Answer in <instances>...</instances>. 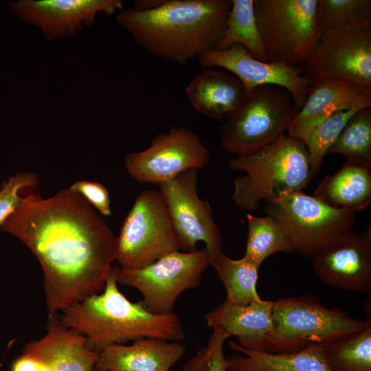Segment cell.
I'll return each mask as SVG.
<instances>
[{
	"label": "cell",
	"mask_w": 371,
	"mask_h": 371,
	"mask_svg": "<svg viewBox=\"0 0 371 371\" xmlns=\"http://www.w3.org/2000/svg\"><path fill=\"white\" fill-rule=\"evenodd\" d=\"M0 228L38 260L49 319L103 290L115 260L116 236L80 194L68 188L47 199L21 197Z\"/></svg>",
	"instance_id": "cell-1"
},
{
	"label": "cell",
	"mask_w": 371,
	"mask_h": 371,
	"mask_svg": "<svg viewBox=\"0 0 371 371\" xmlns=\"http://www.w3.org/2000/svg\"><path fill=\"white\" fill-rule=\"evenodd\" d=\"M231 6L232 0H162L148 10L123 9L116 21L150 54L186 64L214 49Z\"/></svg>",
	"instance_id": "cell-2"
},
{
	"label": "cell",
	"mask_w": 371,
	"mask_h": 371,
	"mask_svg": "<svg viewBox=\"0 0 371 371\" xmlns=\"http://www.w3.org/2000/svg\"><path fill=\"white\" fill-rule=\"evenodd\" d=\"M59 322L85 336L88 346L98 352L105 347L143 338L180 341L186 334L175 313L157 314L143 302H132L120 292L109 273L102 292L60 312Z\"/></svg>",
	"instance_id": "cell-3"
},
{
	"label": "cell",
	"mask_w": 371,
	"mask_h": 371,
	"mask_svg": "<svg viewBox=\"0 0 371 371\" xmlns=\"http://www.w3.org/2000/svg\"><path fill=\"white\" fill-rule=\"evenodd\" d=\"M228 166L245 173L234 180L232 198L249 211L282 192L302 191L314 177L306 146L285 133L254 153L230 159Z\"/></svg>",
	"instance_id": "cell-4"
},
{
	"label": "cell",
	"mask_w": 371,
	"mask_h": 371,
	"mask_svg": "<svg viewBox=\"0 0 371 371\" xmlns=\"http://www.w3.org/2000/svg\"><path fill=\"white\" fill-rule=\"evenodd\" d=\"M272 330L263 351L293 352L316 344L326 345L353 334L371 322L355 319L339 308H328L313 296L280 298L273 302Z\"/></svg>",
	"instance_id": "cell-5"
},
{
	"label": "cell",
	"mask_w": 371,
	"mask_h": 371,
	"mask_svg": "<svg viewBox=\"0 0 371 371\" xmlns=\"http://www.w3.org/2000/svg\"><path fill=\"white\" fill-rule=\"evenodd\" d=\"M319 0H254L258 32L269 62L302 66L319 38Z\"/></svg>",
	"instance_id": "cell-6"
},
{
	"label": "cell",
	"mask_w": 371,
	"mask_h": 371,
	"mask_svg": "<svg viewBox=\"0 0 371 371\" xmlns=\"http://www.w3.org/2000/svg\"><path fill=\"white\" fill-rule=\"evenodd\" d=\"M297 111L284 88L257 87L220 127L221 144L236 156L254 153L284 134Z\"/></svg>",
	"instance_id": "cell-7"
},
{
	"label": "cell",
	"mask_w": 371,
	"mask_h": 371,
	"mask_svg": "<svg viewBox=\"0 0 371 371\" xmlns=\"http://www.w3.org/2000/svg\"><path fill=\"white\" fill-rule=\"evenodd\" d=\"M211 265V255L199 250L170 253L139 268L112 267L110 274L117 284L133 287L143 295L142 301L152 313H172L174 304L184 291L197 287Z\"/></svg>",
	"instance_id": "cell-8"
},
{
	"label": "cell",
	"mask_w": 371,
	"mask_h": 371,
	"mask_svg": "<svg viewBox=\"0 0 371 371\" xmlns=\"http://www.w3.org/2000/svg\"><path fill=\"white\" fill-rule=\"evenodd\" d=\"M177 251L176 234L161 192L142 191L116 236L115 260L120 267L139 268Z\"/></svg>",
	"instance_id": "cell-9"
},
{
	"label": "cell",
	"mask_w": 371,
	"mask_h": 371,
	"mask_svg": "<svg viewBox=\"0 0 371 371\" xmlns=\"http://www.w3.org/2000/svg\"><path fill=\"white\" fill-rule=\"evenodd\" d=\"M265 212L286 229L294 251L311 257L352 229L353 212L334 208L302 191L282 192L266 201Z\"/></svg>",
	"instance_id": "cell-10"
},
{
	"label": "cell",
	"mask_w": 371,
	"mask_h": 371,
	"mask_svg": "<svg viewBox=\"0 0 371 371\" xmlns=\"http://www.w3.org/2000/svg\"><path fill=\"white\" fill-rule=\"evenodd\" d=\"M302 67L313 78L343 79L371 89V21L323 33Z\"/></svg>",
	"instance_id": "cell-11"
},
{
	"label": "cell",
	"mask_w": 371,
	"mask_h": 371,
	"mask_svg": "<svg viewBox=\"0 0 371 371\" xmlns=\"http://www.w3.org/2000/svg\"><path fill=\"white\" fill-rule=\"evenodd\" d=\"M210 158L208 149L196 133L175 126L156 135L146 149L126 155L124 164L137 181L159 186L185 170L205 166Z\"/></svg>",
	"instance_id": "cell-12"
},
{
	"label": "cell",
	"mask_w": 371,
	"mask_h": 371,
	"mask_svg": "<svg viewBox=\"0 0 371 371\" xmlns=\"http://www.w3.org/2000/svg\"><path fill=\"white\" fill-rule=\"evenodd\" d=\"M198 170L182 172L159 184V190L169 212L179 250L194 251L196 244L203 242L213 256L222 251V237L209 203L199 196Z\"/></svg>",
	"instance_id": "cell-13"
},
{
	"label": "cell",
	"mask_w": 371,
	"mask_h": 371,
	"mask_svg": "<svg viewBox=\"0 0 371 371\" xmlns=\"http://www.w3.org/2000/svg\"><path fill=\"white\" fill-rule=\"evenodd\" d=\"M198 60L204 69L219 67L228 71L241 82L247 94L265 85L282 87L290 93L298 110L304 103L313 80L302 66L259 60L238 44L225 50H210Z\"/></svg>",
	"instance_id": "cell-14"
},
{
	"label": "cell",
	"mask_w": 371,
	"mask_h": 371,
	"mask_svg": "<svg viewBox=\"0 0 371 371\" xmlns=\"http://www.w3.org/2000/svg\"><path fill=\"white\" fill-rule=\"evenodd\" d=\"M311 257L313 270L323 283L352 292L370 293V232L350 229Z\"/></svg>",
	"instance_id": "cell-15"
},
{
	"label": "cell",
	"mask_w": 371,
	"mask_h": 371,
	"mask_svg": "<svg viewBox=\"0 0 371 371\" xmlns=\"http://www.w3.org/2000/svg\"><path fill=\"white\" fill-rule=\"evenodd\" d=\"M123 9L120 0H19L10 5L13 14L37 26L49 41L93 25L98 13L111 16Z\"/></svg>",
	"instance_id": "cell-16"
},
{
	"label": "cell",
	"mask_w": 371,
	"mask_h": 371,
	"mask_svg": "<svg viewBox=\"0 0 371 371\" xmlns=\"http://www.w3.org/2000/svg\"><path fill=\"white\" fill-rule=\"evenodd\" d=\"M371 106V89L337 78H313L304 103L286 130L287 135L302 143L333 113Z\"/></svg>",
	"instance_id": "cell-17"
},
{
	"label": "cell",
	"mask_w": 371,
	"mask_h": 371,
	"mask_svg": "<svg viewBox=\"0 0 371 371\" xmlns=\"http://www.w3.org/2000/svg\"><path fill=\"white\" fill-rule=\"evenodd\" d=\"M46 334L24 347L23 354L45 363L50 371H96L98 352L88 346L85 336L49 319Z\"/></svg>",
	"instance_id": "cell-18"
},
{
	"label": "cell",
	"mask_w": 371,
	"mask_h": 371,
	"mask_svg": "<svg viewBox=\"0 0 371 371\" xmlns=\"http://www.w3.org/2000/svg\"><path fill=\"white\" fill-rule=\"evenodd\" d=\"M180 341L143 338L131 346L109 345L98 357L96 370L106 371H169L184 355Z\"/></svg>",
	"instance_id": "cell-19"
},
{
	"label": "cell",
	"mask_w": 371,
	"mask_h": 371,
	"mask_svg": "<svg viewBox=\"0 0 371 371\" xmlns=\"http://www.w3.org/2000/svg\"><path fill=\"white\" fill-rule=\"evenodd\" d=\"M273 302L262 300L247 305H235L225 301L205 315L207 325L213 330L238 337V344L253 350L263 351L272 330Z\"/></svg>",
	"instance_id": "cell-20"
},
{
	"label": "cell",
	"mask_w": 371,
	"mask_h": 371,
	"mask_svg": "<svg viewBox=\"0 0 371 371\" xmlns=\"http://www.w3.org/2000/svg\"><path fill=\"white\" fill-rule=\"evenodd\" d=\"M188 99L199 112L224 120L245 100L247 93L241 82L229 72L205 68L186 89Z\"/></svg>",
	"instance_id": "cell-21"
},
{
	"label": "cell",
	"mask_w": 371,
	"mask_h": 371,
	"mask_svg": "<svg viewBox=\"0 0 371 371\" xmlns=\"http://www.w3.org/2000/svg\"><path fill=\"white\" fill-rule=\"evenodd\" d=\"M313 196L334 208L363 210L371 202V161L347 158L337 172L323 179Z\"/></svg>",
	"instance_id": "cell-22"
},
{
	"label": "cell",
	"mask_w": 371,
	"mask_h": 371,
	"mask_svg": "<svg viewBox=\"0 0 371 371\" xmlns=\"http://www.w3.org/2000/svg\"><path fill=\"white\" fill-rule=\"evenodd\" d=\"M228 344L243 354L227 358L229 371H331L324 357V344L285 353L249 350L234 341Z\"/></svg>",
	"instance_id": "cell-23"
},
{
	"label": "cell",
	"mask_w": 371,
	"mask_h": 371,
	"mask_svg": "<svg viewBox=\"0 0 371 371\" xmlns=\"http://www.w3.org/2000/svg\"><path fill=\"white\" fill-rule=\"evenodd\" d=\"M223 284L225 302L235 305H247L260 301L256 291L260 266L245 256L234 260L220 251L211 256V265Z\"/></svg>",
	"instance_id": "cell-24"
},
{
	"label": "cell",
	"mask_w": 371,
	"mask_h": 371,
	"mask_svg": "<svg viewBox=\"0 0 371 371\" xmlns=\"http://www.w3.org/2000/svg\"><path fill=\"white\" fill-rule=\"evenodd\" d=\"M237 44L254 58L269 62L256 22L254 0H232L225 30L214 49L225 50Z\"/></svg>",
	"instance_id": "cell-25"
},
{
	"label": "cell",
	"mask_w": 371,
	"mask_h": 371,
	"mask_svg": "<svg viewBox=\"0 0 371 371\" xmlns=\"http://www.w3.org/2000/svg\"><path fill=\"white\" fill-rule=\"evenodd\" d=\"M247 238L244 256L260 266L275 253L294 251L289 233L276 219L267 214L256 216L247 214Z\"/></svg>",
	"instance_id": "cell-26"
},
{
	"label": "cell",
	"mask_w": 371,
	"mask_h": 371,
	"mask_svg": "<svg viewBox=\"0 0 371 371\" xmlns=\"http://www.w3.org/2000/svg\"><path fill=\"white\" fill-rule=\"evenodd\" d=\"M331 371H371V322L343 339L324 345Z\"/></svg>",
	"instance_id": "cell-27"
},
{
	"label": "cell",
	"mask_w": 371,
	"mask_h": 371,
	"mask_svg": "<svg viewBox=\"0 0 371 371\" xmlns=\"http://www.w3.org/2000/svg\"><path fill=\"white\" fill-rule=\"evenodd\" d=\"M371 161V106L356 111L348 120L327 154Z\"/></svg>",
	"instance_id": "cell-28"
},
{
	"label": "cell",
	"mask_w": 371,
	"mask_h": 371,
	"mask_svg": "<svg viewBox=\"0 0 371 371\" xmlns=\"http://www.w3.org/2000/svg\"><path fill=\"white\" fill-rule=\"evenodd\" d=\"M371 21L370 0H319L317 24L320 35L333 29Z\"/></svg>",
	"instance_id": "cell-29"
},
{
	"label": "cell",
	"mask_w": 371,
	"mask_h": 371,
	"mask_svg": "<svg viewBox=\"0 0 371 371\" xmlns=\"http://www.w3.org/2000/svg\"><path fill=\"white\" fill-rule=\"evenodd\" d=\"M359 109L353 108L333 113L306 137L303 143L307 149L314 176L319 171L324 157L348 120Z\"/></svg>",
	"instance_id": "cell-30"
},
{
	"label": "cell",
	"mask_w": 371,
	"mask_h": 371,
	"mask_svg": "<svg viewBox=\"0 0 371 371\" xmlns=\"http://www.w3.org/2000/svg\"><path fill=\"white\" fill-rule=\"evenodd\" d=\"M229 337L225 333L213 330L206 345L188 361L183 371H229L223 352L224 342Z\"/></svg>",
	"instance_id": "cell-31"
},
{
	"label": "cell",
	"mask_w": 371,
	"mask_h": 371,
	"mask_svg": "<svg viewBox=\"0 0 371 371\" xmlns=\"http://www.w3.org/2000/svg\"><path fill=\"white\" fill-rule=\"evenodd\" d=\"M37 183L38 177L32 172L18 173L3 182L0 188V227L20 203V190Z\"/></svg>",
	"instance_id": "cell-32"
},
{
	"label": "cell",
	"mask_w": 371,
	"mask_h": 371,
	"mask_svg": "<svg viewBox=\"0 0 371 371\" xmlns=\"http://www.w3.org/2000/svg\"><path fill=\"white\" fill-rule=\"evenodd\" d=\"M69 189L80 194L102 215L111 214L109 194L102 184L98 182L79 181L71 185Z\"/></svg>",
	"instance_id": "cell-33"
},
{
	"label": "cell",
	"mask_w": 371,
	"mask_h": 371,
	"mask_svg": "<svg viewBox=\"0 0 371 371\" xmlns=\"http://www.w3.org/2000/svg\"><path fill=\"white\" fill-rule=\"evenodd\" d=\"M10 371H50V370L37 359L22 354L13 362Z\"/></svg>",
	"instance_id": "cell-34"
},
{
	"label": "cell",
	"mask_w": 371,
	"mask_h": 371,
	"mask_svg": "<svg viewBox=\"0 0 371 371\" xmlns=\"http://www.w3.org/2000/svg\"><path fill=\"white\" fill-rule=\"evenodd\" d=\"M96 371H106V370H96Z\"/></svg>",
	"instance_id": "cell-35"
}]
</instances>
